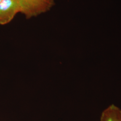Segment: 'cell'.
<instances>
[{"mask_svg":"<svg viewBox=\"0 0 121 121\" xmlns=\"http://www.w3.org/2000/svg\"><path fill=\"white\" fill-rule=\"evenodd\" d=\"M20 12L27 18L35 17L49 10L53 0H16Z\"/></svg>","mask_w":121,"mask_h":121,"instance_id":"6da1fadb","label":"cell"},{"mask_svg":"<svg viewBox=\"0 0 121 121\" xmlns=\"http://www.w3.org/2000/svg\"><path fill=\"white\" fill-rule=\"evenodd\" d=\"M18 12L20 10L16 0H2L0 2V25L9 23Z\"/></svg>","mask_w":121,"mask_h":121,"instance_id":"7a4b0ae2","label":"cell"},{"mask_svg":"<svg viewBox=\"0 0 121 121\" xmlns=\"http://www.w3.org/2000/svg\"><path fill=\"white\" fill-rule=\"evenodd\" d=\"M100 121H121V109L114 104L109 106L102 112Z\"/></svg>","mask_w":121,"mask_h":121,"instance_id":"3957f363","label":"cell"},{"mask_svg":"<svg viewBox=\"0 0 121 121\" xmlns=\"http://www.w3.org/2000/svg\"><path fill=\"white\" fill-rule=\"evenodd\" d=\"M1 1H2V0H0V2Z\"/></svg>","mask_w":121,"mask_h":121,"instance_id":"277c9868","label":"cell"}]
</instances>
